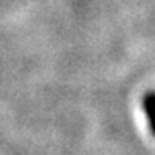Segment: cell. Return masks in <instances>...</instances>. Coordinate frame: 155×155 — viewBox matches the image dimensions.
<instances>
[{
	"instance_id": "1",
	"label": "cell",
	"mask_w": 155,
	"mask_h": 155,
	"mask_svg": "<svg viewBox=\"0 0 155 155\" xmlns=\"http://www.w3.org/2000/svg\"><path fill=\"white\" fill-rule=\"evenodd\" d=\"M143 110H145V117L149 122L150 132L155 135V91H149L143 96Z\"/></svg>"
}]
</instances>
